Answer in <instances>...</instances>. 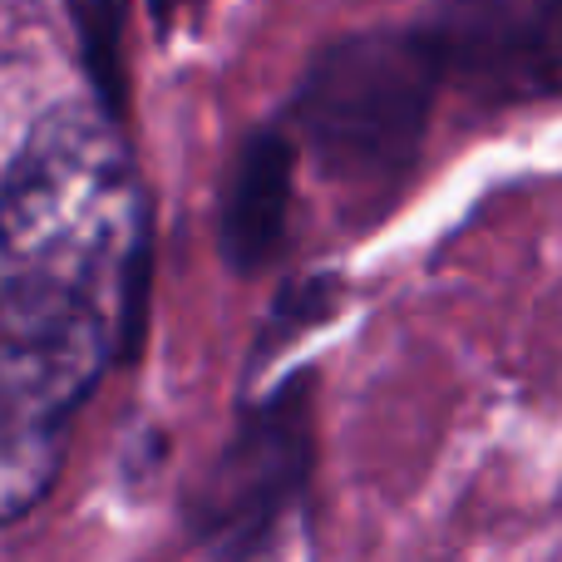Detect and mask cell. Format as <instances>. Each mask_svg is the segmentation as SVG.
Wrapping results in <instances>:
<instances>
[{
  "label": "cell",
  "instance_id": "6da1fadb",
  "mask_svg": "<svg viewBox=\"0 0 562 562\" xmlns=\"http://www.w3.org/2000/svg\"><path fill=\"white\" fill-rule=\"evenodd\" d=\"M0 252L15 272L94 291L134 356L148 291V207L124 138L99 109L65 104L35 124L0 183Z\"/></svg>",
  "mask_w": 562,
  "mask_h": 562
},
{
  "label": "cell",
  "instance_id": "7a4b0ae2",
  "mask_svg": "<svg viewBox=\"0 0 562 562\" xmlns=\"http://www.w3.org/2000/svg\"><path fill=\"white\" fill-rule=\"evenodd\" d=\"M109 360L119 336L94 291L40 272L0 286V528L49 498L75 415Z\"/></svg>",
  "mask_w": 562,
  "mask_h": 562
},
{
  "label": "cell",
  "instance_id": "3957f363",
  "mask_svg": "<svg viewBox=\"0 0 562 562\" xmlns=\"http://www.w3.org/2000/svg\"><path fill=\"white\" fill-rule=\"evenodd\" d=\"M435 89V59L415 30H366L311 59L291 119L326 173L346 183H385L415 158Z\"/></svg>",
  "mask_w": 562,
  "mask_h": 562
},
{
  "label": "cell",
  "instance_id": "277c9868",
  "mask_svg": "<svg viewBox=\"0 0 562 562\" xmlns=\"http://www.w3.org/2000/svg\"><path fill=\"white\" fill-rule=\"evenodd\" d=\"M311 469V375H296L272 400L247 409L193 494V533L217 548V562H257L281 514Z\"/></svg>",
  "mask_w": 562,
  "mask_h": 562
},
{
  "label": "cell",
  "instance_id": "5b68a950",
  "mask_svg": "<svg viewBox=\"0 0 562 562\" xmlns=\"http://www.w3.org/2000/svg\"><path fill=\"white\" fill-rule=\"evenodd\" d=\"M435 75L488 99H533L558 85V0H449L415 30Z\"/></svg>",
  "mask_w": 562,
  "mask_h": 562
},
{
  "label": "cell",
  "instance_id": "8992f818",
  "mask_svg": "<svg viewBox=\"0 0 562 562\" xmlns=\"http://www.w3.org/2000/svg\"><path fill=\"white\" fill-rule=\"evenodd\" d=\"M291 173L296 148L277 128H262L237 148L223 198V257L233 272H262L277 257L291 213Z\"/></svg>",
  "mask_w": 562,
  "mask_h": 562
},
{
  "label": "cell",
  "instance_id": "52a82bcc",
  "mask_svg": "<svg viewBox=\"0 0 562 562\" xmlns=\"http://www.w3.org/2000/svg\"><path fill=\"white\" fill-rule=\"evenodd\" d=\"M69 20H75L79 59H85V75L94 85L99 114L109 124H119L128 104V75H124L128 0H69Z\"/></svg>",
  "mask_w": 562,
  "mask_h": 562
},
{
  "label": "cell",
  "instance_id": "ba28073f",
  "mask_svg": "<svg viewBox=\"0 0 562 562\" xmlns=\"http://www.w3.org/2000/svg\"><path fill=\"white\" fill-rule=\"evenodd\" d=\"M336 296H340L336 277H306V281H296V286L281 291V296H277V316H272V326H267L257 360L272 356L281 340H291V336H301L306 326L326 321V316H330V306H336Z\"/></svg>",
  "mask_w": 562,
  "mask_h": 562
},
{
  "label": "cell",
  "instance_id": "9c48e42d",
  "mask_svg": "<svg viewBox=\"0 0 562 562\" xmlns=\"http://www.w3.org/2000/svg\"><path fill=\"white\" fill-rule=\"evenodd\" d=\"M154 20H158V30H168V20H173V0H154Z\"/></svg>",
  "mask_w": 562,
  "mask_h": 562
}]
</instances>
